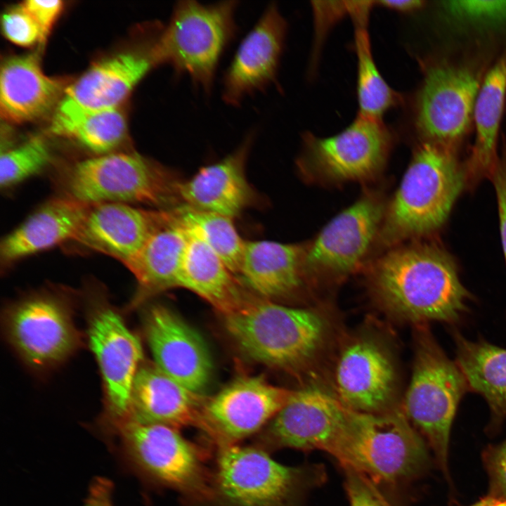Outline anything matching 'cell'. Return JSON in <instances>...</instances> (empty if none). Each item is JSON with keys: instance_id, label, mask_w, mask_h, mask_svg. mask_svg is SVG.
<instances>
[{"instance_id": "7c38bea8", "label": "cell", "mask_w": 506, "mask_h": 506, "mask_svg": "<svg viewBox=\"0 0 506 506\" xmlns=\"http://www.w3.org/2000/svg\"><path fill=\"white\" fill-rule=\"evenodd\" d=\"M352 410L326 391L309 387L290 397L257 435L254 445L271 453L288 448L335 455Z\"/></svg>"}, {"instance_id": "4dcf8cb0", "label": "cell", "mask_w": 506, "mask_h": 506, "mask_svg": "<svg viewBox=\"0 0 506 506\" xmlns=\"http://www.w3.org/2000/svg\"><path fill=\"white\" fill-rule=\"evenodd\" d=\"M373 6L374 1H348L349 15L354 24L358 115L383 120V115L401 103V96L384 79L372 54L368 24Z\"/></svg>"}, {"instance_id": "5bb4252c", "label": "cell", "mask_w": 506, "mask_h": 506, "mask_svg": "<svg viewBox=\"0 0 506 506\" xmlns=\"http://www.w3.org/2000/svg\"><path fill=\"white\" fill-rule=\"evenodd\" d=\"M292 391L277 387L260 375L239 377L205 399L197 427L215 448L239 444L258 434Z\"/></svg>"}, {"instance_id": "4fadbf2b", "label": "cell", "mask_w": 506, "mask_h": 506, "mask_svg": "<svg viewBox=\"0 0 506 506\" xmlns=\"http://www.w3.org/2000/svg\"><path fill=\"white\" fill-rule=\"evenodd\" d=\"M93 298L87 311V333L103 377L104 418L109 427L127 418L131 391L143 353L139 338L118 311L106 299Z\"/></svg>"}, {"instance_id": "484cf974", "label": "cell", "mask_w": 506, "mask_h": 506, "mask_svg": "<svg viewBox=\"0 0 506 506\" xmlns=\"http://www.w3.org/2000/svg\"><path fill=\"white\" fill-rule=\"evenodd\" d=\"M90 205L67 196L46 202L1 241V264L74 241Z\"/></svg>"}, {"instance_id": "d4e9b609", "label": "cell", "mask_w": 506, "mask_h": 506, "mask_svg": "<svg viewBox=\"0 0 506 506\" xmlns=\"http://www.w3.org/2000/svg\"><path fill=\"white\" fill-rule=\"evenodd\" d=\"M65 90L62 80L44 73L37 56L10 57L1 67V115L12 122L36 119L57 107Z\"/></svg>"}, {"instance_id": "8d00e7d4", "label": "cell", "mask_w": 506, "mask_h": 506, "mask_svg": "<svg viewBox=\"0 0 506 506\" xmlns=\"http://www.w3.org/2000/svg\"><path fill=\"white\" fill-rule=\"evenodd\" d=\"M344 470L350 506H391L376 484L365 474L353 469Z\"/></svg>"}, {"instance_id": "9c48e42d", "label": "cell", "mask_w": 506, "mask_h": 506, "mask_svg": "<svg viewBox=\"0 0 506 506\" xmlns=\"http://www.w3.org/2000/svg\"><path fill=\"white\" fill-rule=\"evenodd\" d=\"M237 7L236 1L212 4L178 1L160 39L161 63L209 93L220 59L237 33Z\"/></svg>"}, {"instance_id": "44dd1931", "label": "cell", "mask_w": 506, "mask_h": 506, "mask_svg": "<svg viewBox=\"0 0 506 506\" xmlns=\"http://www.w3.org/2000/svg\"><path fill=\"white\" fill-rule=\"evenodd\" d=\"M395 379V370L387 354L368 339L346 346L335 370L338 398L349 409L361 413L387 410Z\"/></svg>"}, {"instance_id": "7402d4cb", "label": "cell", "mask_w": 506, "mask_h": 506, "mask_svg": "<svg viewBox=\"0 0 506 506\" xmlns=\"http://www.w3.org/2000/svg\"><path fill=\"white\" fill-rule=\"evenodd\" d=\"M158 43L144 51L122 53L95 63L65 89L62 98L85 109L118 108L150 70L161 63Z\"/></svg>"}, {"instance_id": "d6986e66", "label": "cell", "mask_w": 506, "mask_h": 506, "mask_svg": "<svg viewBox=\"0 0 506 506\" xmlns=\"http://www.w3.org/2000/svg\"><path fill=\"white\" fill-rule=\"evenodd\" d=\"M169 216V209H146L121 202L91 204L74 241L128 267Z\"/></svg>"}, {"instance_id": "ffe728a7", "label": "cell", "mask_w": 506, "mask_h": 506, "mask_svg": "<svg viewBox=\"0 0 506 506\" xmlns=\"http://www.w3.org/2000/svg\"><path fill=\"white\" fill-rule=\"evenodd\" d=\"M254 134H249L232 153L181 180L178 195L181 205L222 214L232 219L258 202L247 179L245 167Z\"/></svg>"}, {"instance_id": "d6a6232c", "label": "cell", "mask_w": 506, "mask_h": 506, "mask_svg": "<svg viewBox=\"0 0 506 506\" xmlns=\"http://www.w3.org/2000/svg\"><path fill=\"white\" fill-rule=\"evenodd\" d=\"M172 210L186 233L207 245L237 276L246 240L238 232L234 219L185 205L176 206Z\"/></svg>"}, {"instance_id": "3957f363", "label": "cell", "mask_w": 506, "mask_h": 506, "mask_svg": "<svg viewBox=\"0 0 506 506\" xmlns=\"http://www.w3.org/2000/svg\"><path fill=\"white\" fill-rule=\"evenodd\" d=\"M225 327L241 351L270 368L294 371L323 347L325 318L316 311L289 307L253 295L224 315Z\"/></svg>"}, {"instance_id": "cb8c5ba5", "label": "cell", "mask_w": 506, "mask_h": 506, "mask_svg": "<svg viewBox=\"0 0 506 506\" xmlns=\"http://www.w3.org/2000/svg\"><path fill=\"white\" fill-rule=\"evenodd\" d=\"M306 246L268 240L245 241L237 275L253 295L275 301L297 292L305 278Z\"/></svg>"}, {"instance_id": "30bf717a", "label": "cell", "mask_w": 506, "mask_h": 506, "mask_svg": "<svg viewBox=\"0 0 506 506\" xmlns=\"http://www.w3.org/2000/svg\"><path fill=\"white\" fill-rule=\"evenodd\" d=\"M484 77L468 63L428 65L413 105V124L421 141L455 148L473 121L476 98Z\"/></svg>"}, {"instance_id": "e0dca14e", "label": "cell", "mask_w": 506, "mask_h": 506, "mask_svg": "<svg viewBox=\"0 0 506 506\" xmlns=\"http://www.w3.org/2000/svg\"><path fill=\"white\" fill-rule=\"evenodd\" d=\"M143 327L155 365L190 391L202 395L213 374L212 358L202 335L162 304L145 311Z\"/></svg>"}, {"instance_id": "ba28073f", "label": "cell", "mask_w": 506, "mask_h": 506, "mask_svg": "<svg viewBox=\"0 0 506 506\" xmlns=\"http://www.w3.org/2000/svg\"><path fill=\"white\" fill-rule=\"evenodd\" d=\"M181 179L173 170L134 153H110L77 162L65 177L67 196L87 204L181 205Z\"/></svg>"}, {"instance_id": "7bdbcfd3", "label": "cell", "mask_w": 506, "mask_h": 506, "mask_svg": "<svg viewBox=\"0 0 506 506\" xmlns=\"http://www.w3.org/2000/svg\"><path fill=\"white\" fill-rule=\"evenodd\" d=\"M471 506H506V500L497 498L488 495Z\"/></svg>"}, {"instance_id": "5b68a950", "label": "cell", "mask_w": 506, "mask_h": 506, "mask_svg": "<svg viewBox=\"0 0 506 506\" xmlns=\"http://www.w3.org/2000/svg\"><path fill=\"white\" fill-rule=\"evenodd\" d=\"M334 457L344 469L360 472L375 484L416 478L429 465L425 440L403 410H352Z\"/></svg>"}, {"instance_id": "9a60e30c", "label": "cell", "mask_w": 506, "mask_h": 506, "mask_svg": "<svg viewBox=\"0 0 506 506\" xmlns=\"http://www.w3.org/2000/svg\"><path fill=\"white\" fill-rule=\"evenodd\" d=\"M7 337L22 358L37 368L61 363L80 344L72 310L62 299L38 294L12 305L6 311Z\"/></svg>"}, {"instance_id": "ac0fdd59", "label": "cell", "mask_w": 506, "mask_h": 506, "mask_svg": "<svg viewBox=\"0 0 506 506\" xmlns=\"http://www.w3.org/2000/svg\"><path fill=\"white\" fill-rule=\"evenodd\" d=\"M287 24L277 6L269 5L243 38L223 77L222 98L236 106L276 79Z\"/></svg>"}, {"instance_id": "b9f144b4", "label": "cell", "mask_w": 506, "mask_h": 506, "mask_svg": "<svg viewBox=\"0 0 506 506\" xmlns=\"http://www.w3.org/2000/svg\"><path fill=\"white\" fill-rule=\"evenodd\" d=\"M375 4L399 13H408L422 8L425 4V1L420 0H386L375 1Z\"/></svg>"}, {"instance_id": "1f68e13d", "label": "cell", "mask_w": 506, "mask_h": 506, "mask_svg": "<svg viewBox=\"0 0 506 506\" xmlns=\"http://www.w3.org/2000/svg\"><path fill=\"white\" fill-rule=\"evenodd\" d=\"M50 129L53 134L72 138L101 155L110 153L122 142L126 122L118 108L85 109L62 98Z\"/></svg>"}, {"instance_id": "277c9868", "label": "cell", "mask_w": 506, "mask_h": 506, "mask_svg": "<svg viewBox=\"0 0 506 506\" xmlns=\"http://www.w3.org/2000/svg\"><path fill=\"white\" fill-rule=\"evenodd\" d=\"M215 449L208 506H302L325 478L320 465H284L254 444Z\"/></svg>"}, {"instance_id": "603a6c76", "label": "cell", "mask_w": 506, "mask_h": 506, "mask_svg": "<svg viewBox=\"0 0 506 506\" xmlns=\"http://www.w3.org/2000/svg\"><path fill=\"white\" fill-rule=\"evenodd\" d=\"M204 401L202 395L190 391L155 364L141 365L133 383L126 420L179 429L197 427Z\"/></svg>"}, {"instance_id": "74e56055", "label": "cell", "mask_w": 506, "mask_h": 506, "mask_svg": "<svg viewBox=\"0 0 506 506\" xmlns=\"http://www.w3.org/2000/svg\"><path fill=\"white\" fill-rule=\"evenodd\" d=\"M482 458L488 475V495L506 500V440L488 446Z\"/></svg>"}, {"instance_id": "4316f807", "label": "cell", "mask_w": 506, "mask_h": 506, "mask_svg": "<svg viewBox=\"0 0 506 506\" xmlns=\"http://www.w3.org/2000/svg\"><path fill=\"white\" fill-rule=\"evenodd\" d=\"M188 238L171 208L169 218L153 233L127 267L137 282L129 310L160 292L179 287L178 278Z\"/></svg>"}, {"instance_id": "f1b7e54d", "label": "cell", "mask_w": 506, "mask_h": 506, "mask_svg": "<svg viewBox=\"0 0 506 506\" xmlns=\"http://www.w3.org/2000/svg\"><path fill=\"white\" fill-rule=\"evenodd\" d=\"M455 361L469 391L481 395L490 410L488 430L498 429L506 418V349L483 339L471 340L451 328Z\"/></svg>"}, {"instance_id": "e575fe53", "label": "cell", "mask_w": 506, "mask_h": 506, "mask_svg": "<svg viewBox=\"0 0 506 506\" xmlns=\"http://www.w3.org/2000/svg\"><path fill=\"white\" fill-rule=\"evenodd\" d=\"M442 6L450 16L461 22L479 25L506 23V1H445Z\"/></svg>"}, {"instance_id": "60d3db41", "label": "cell", "mask_w": 506, "mask_h": 506, "mask_svg": "<svg viewBox=\"0 0 506 506\" xmlns=\"http://www.w3.org/2000/svg\"><path fill=\"white\" fill-rule=\"evenodd\" d=\"M112 495V483L106 478H96L84 506H113Z\"/></svg>"}, {"instance_id": "8992f818", "label": "cell", "mask_w": 506, "mask_h": 506, "mask_svg": "<svg viewBox=\"0 0 506 506\" xmlns=\"http://www.w3.org/2000/svg\"><path fill=\"white\" fill-rule=\"evenodd\" d=\"M415 337L413 372L403 410L427 441L440 469L449 479L452 424L460 401L469 390L457 362L448 356L427 324L418 325Z\"/></svg>"}, {"instance_id": "d590c367", "label": "cell", "mask_w": 506, "mask_h": 506, "mask_svg": "<svg viewBox=\"0 0 506 506\" xmlns=\"http://www.w3.org/2000/svg\"><path fill=\"white\" fill-rule=\"evenodd\" d=\"M1 27L6 38L16 45L30 46L43 41L39 25L22 4L2 15Z\"/></svg>"}, {"instance_id": "8fae6325", "label": "cell", "mask_w": 506, "mask_h": 506, "mask_svg": "<svg viewBox=\"0 0 506 506\" xmlns=\"http://www.w3.org/2000/svg\"><path fill=\"white\" fill-rule=\"evenodd\" d=\"M392 142L393 134L383 120L357 115L347 127L333 136L304 134L299 165L331 182L364 180L382 169Z\"/></svg>"}, {"instance_id": "83f0119b", "label": "cell", "mask_w": 506, "mask_h": 506, "mask_svg": "<svg viewBox=\"0 0 506 506\" xmlns=\"http://www.w3.org/2000/svg\"><path fill=\"white\" fill-rule=\"evenodd\" d=\"M188 237L178 278L179 287L195 293L223 316L238 309L249 297L238 278L207 245L193 236Z\"/></svg>"}, {"instance_id": "7a4b0ae2", "label": "cell", "mask_w": 506, "mask_h": 506, "mask_svg": "<svg viewBox=\"0 0 506 506\" xmlns=\"http://www.w3.org/2000/svg\"><path fill=\"white\" fill-rule=\"evenodd\" d=\"M455 148L421 141L379 230L380 241L393 245L439 231L447 221L467 179Z\"/></svg>"}, {"instance_id": "f546056e", "label": "cell", "mask_w": 506, "mask_h": 506, "mask_svg": "<svg viewBox=\"0 0 506 506\" xmlns=\"http://www.w3.org/2000/svg\"><path fill=\"white\" fill-rule=\"evenodd\" d=\"M506 101V50L484 77L473 112L475 139L467 175L477 182L489 176L498 158L497 142Z\"/></svg>"}, {"instance_id": "836d02e7", "label": "cell", "mask_w": 506, "mask_h": 506, "mask_svg": "<svg viewBox=\"0 0 506 506\" xmlns=\"http://www.w3.org/2000/svg\"><path fill=\"white\" fill-rule=\"evenodd\" d=\"M51 157L48 144L39 136L6 150L0 158L1 187L10 188L38 173L50 162Z\"/></svg>"}, {"instance_id": "f35d334b", "label": "cell", "mask_w": 506, "mask_h": 506, "mask_svg": "<svg viewBox=\"0 0 506 506\" xmlns=\"http://www.w3.org/2000/svg\"><path fill=\"white\" fill-rule=\"evenodd\" d=\"M21 4L39 25L44 41L63 11V2L59 0H27Z\"/></svg>"}, {"instance_id": "2e32d148", "label": "cell", "mask_w": 506, "mask_h": 506, "mask_svg": "<svg viewBox=\"0 0 506 506\" xmlns=\"http://www.w3.org/2000/svg\"><path fill=\"white\" fill-rule=\"evenodd\" d=\"M384 213L379 198L367 195L337 214L306 247L305 278H342L356 270L380 230Z\"/></svg>"}, {"instance_id": "52a82bcc", "label": "cell", "mask_w": 506, "mask_h": 506, "mask_svg": "<svg viewBox=\"0 0 506 506\" xmlns=\"http://www.w3.org/2000/svg\"><path fill=\"white\" fill-rule=\"evenodd\" d=\"M110 428L127 460L143 476L176 491L188 505L208 506L212 470L207 465L205 448L165 424L125 420Z\"/></svg>"}, {"instance_id": "6da1fadb", "label": "cell", "mask_w": 506, "mask_h": 506, "mask_svg": "<svg viewBox=\"0 0 506 506\" xmlns=\"http://www.w3.org/2000/svg\"><path fill=\"white\" fill-rule=\"evenodd\" d=\"M371 290L382 306L418 325L440 322L456 328L470 311L472 296L463 285L455 259L434 242L395 248L377 259Z\"/></svg>"}, {"instance_id": "ab89813d", "label": "cell", "mask_w": 506, "mask_h": 506, "mask_svg": "<svg viewBox=\"0 0 506 506\" xmlns=\"http://www.w3.org/2000/svg\"><path fill=\"white\" fill-rule=\"evenodd\" d=\"M489 178L495 188L500 221V231L502 249L506 261V155L498 160Z\"/></svg>"}]
</instances>
